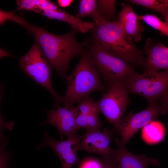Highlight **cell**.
Segmentation results:
<instances>
[{"label":"cell","mask_w":168,"mask_h":168,"mask_svg":"<svg viewBox=\"0 0 168 168\" xmlns=\"http://www.w3.org/2000/svg\"><path fill=\"white\" fill-rule=\"evenodd\" d=\"M6 19L23 26L33 35L35 42L42 49L50 66L65 80L71 60L83 52V44L77 41L76 31L72 29L65 35H55L43 28L29 23L21 15H15L14 11L7 14Z\"/></svg>","instance_id":"cell-1"},{"label":"cell","mask_w":168,"mask_h":168,"mask_svg":"<svg viewBox=\"0 0 168 168\" xmlns=\"http://www.w3.org/2000/svg\"><path fill=\"white\" fill-rule=\"evenodd\" d=\"M94 23L91 30L94 42L131 65H143L146 58L142 52L135 45L132 38L127 34L119 21L101 17Z\"/></svg>","instance_id":"cell-2"},{"label":"cell","mask_w":168,"mask_h":168,"mask_svg":"<svg viewBox=\"0 0 168 168\" xmlns=\"http://www.w3.org/2000/svg\"><path fill=\"white\" fill-rule=\"evenodd\" d=\"M67 87L64 97V106L71 107L91 93L105 89L89 53L83 52L71 74L66 76Z\"/></svg>","instance_id":"cell-3"},{"label":"cell","mask_w":168,"mask_h":168,"mask_svg":"<svg viewBox=\"0 0 168 168\" xmlns=\"http://www.w3.org/2000/svg\"><path fill=\"white\" fill-rule=\"evenodd\" d=\"M89 53L95 67L109 87L138 73L131 64L110 54L97 43H94Z\"/></svg>","instance_id":"cell-4"},{"label":"cell","mask_w":168,"mask_h":168,"mask_svg":"<svg viewBox=\"0 0 168 168\" xmlns=\"http://www.w3.org/2000/svg\"><path fill=\"white\" fill-rule=\"evenodd\" d=\"M40 45L35 42L29 51L20 58L19 64L22 69L38 84L52 95L56 105L64 102V97L53 86L50 80V65Z\"/></svg>","instance_id":"cell-5"},{"label":"cell","mask_w":168,"mask_h":168,"mask_svg":"<svg viewBox=\"0 0 168 168\" xmlns=\"http://www.w3.org/2000/svg\"><path fill=\"white\" fill-rule=\"evenodd\" d=\"M122 83L128 93L143 96L148 102L157 101L168 91V70L138 73Z\"/></svg>","instance_id":"cell-6"},{"label":"cell","mask_w":168,"mask_h":168,"mask_svg":"<svg viewBox=\"0 0 168 168\" xmlns=\"http://www.w3.org/2000/svg\"><path fill=\"white\" fill-rule=\"evenodd\" d=\"M129 102L128 93L121 82L111 85L100 99L96 101L100 112L115 126L122 119Z\"/></svg>","instance_id":"cell-7"},{"label":"cell","mask_w":168,"mask_h":168,"mask_svg":"<svg viewBox=\"0 0 168 168\" xmlns=\"http://www.w3.org/2000/svg\"><path fill=\"white\" fill-rule=\"evenodd\" d=\"M161 114L158 101L149 102L147 108L137 113L131 112L121 119L115 126L121 136V143L124 146L141 128Z\"/></svg>","instance_id":"cell-8"},{"label":"cell","mask_w":168,"mask_h":168,"mask_svg":"<svg viewBox=\"0 0 168 168\" xmlns=\"http://www.w3.org/2000/svg\"><path fill=\"white\" fill-rule=\"evenodd\" d=\"M45 139L36 146L37 150L45 146L50 147L59 158L62 168H72L80 162L77 152L79 150L82 137L77 134L68 137L63 141H58L50 137L47 131L44 132Z\"/></svg>","instance_id":"cell-9"},{"label":"cell","mask_w":168,"mask_h":168,"mask_svg":"<svg viewBox=\"0 0 168 168\" xmlns=\"http://www.w3.org/2000/svg\"><path fill=\"white\" fill-rule=\"evenodd\" d=\"M48 117L41 125L50 124L55 127L62 136L68 137L77 134L78 130L76 124L77 114V107L74 106L61 107L56 105L51 110L47 111Z\"/></svg>","instance_id":"cell-10"},{"label":"cell","mask_w":168,"mask_h":168,"mask_svg":"<svg viewBox=\"0 0 168 168\" xmlns=\"http://www.w3.org/2000/svg\"><path fill=\"white\" fill-rule=\"evenodd\" d=\"M147 58L143 65L144 72L168 70V48L161 43L148 38L144 49Z\"/></svg>","instance_id":"cell-11"},{"label":"cell","mask_w":168,"mask_h":168,"mask_svg":"<svg viewBox=\"0 0 168 168\" xmlns=\"http://www.w3.org/2000/svg\"><path fill=\"white\" fill-rule=\"evenodd\" d=\"M111 133L108 129L100 131H87L82 136L79 150L97 154L103 157H108L113 154L114 149L110 146Z\"/></svg>","instance_id":"cell-12"},{"label":"cell","mask_w":168,"mask_h":168,"mask_svg":"<svg viewBox=\"0 0 168 168\" xmlns=\"http://www.w3.org/2000/svg\"><path fill=\"white\" fill-rule=\"evenodd\" d=\"M117 148L114 149L111 157L117 168H147L150 164L159 166V161L144 155H137L128 151L119 140L116 139Z\"/></svg>","instance_id":"cell-13"},{"label":"cell","mask_w":168,"mask_h":168,"mask_svg":"<svg viewBox=\"0 0 168 168\" xmlns=\"http://www.w3.org/2000/svg\"><path fill=\"white\" fill-rule=\"evenodd\" d=\"M122 7L118 14L119 21L127 34L138 42L142 39L144 28L131 6L123 4Z\"/></svg>","instance_id":"cell-14"},{"label":"cell","mask_w":168,"mask_h":168,"mask_svg":"<svg viewBox=\"0 0 168 168\" xmlns=\"http://www.w3.org/2000/svg\"><path fill=\"white\" fill-rule=\"evenodd\" d=\"M37 12L43 14L48 18L55 19L69 24L75 31L85 33L91 31L94 26V23L83 21L77 16L72 15L59 9L58 11L38 10Z\"/></svg>","instance_id":"cell-15"},{"label":"cell","mask_w":168,"mask_h":168,"mask_svg":"<svg viewBox=\"0 0 168 168\" xmlns=\"http://www.w3.org/2000/svg\"><path fill=\"white\" fill-rule=\"evenodd\" d=\"M165 133V128L160 122L152 120L142 128V138L148 144L159 143L163 139Z\"/></svg>","instance_id":"cell-16"},{"label":"cell","mask_w":168,"mask_h":168,"mask_svg":"<svg viewBox=\"0 0 168 168\" xmlns=\"http://www.w3.org/2000/svg\"><path fill=\"white\" fill-rule=\"evenodd\" d=\"M76 16L79 18L90 16L93 19L94 21L101 18L98 11L97 1L80 0L78 12Z\"/></svg>","instance_id":"cell-17"},{"label":"cell","mask_w":168,"mask_h":168,"mask_svg":"<svg viewBox=\"0 0 168 168\" xmlns=\"http://www.w3.org/2000/svg\"><path fill=\"white\" fill-rule=\"evenodd\" d=\"M132 4L153 9L165 17L168 14V0H130Z\"/></svg>","instance_id":"cell-18"},{"label":"cell","mask_w":168,"mask_h":168,"mask_svg":"<svg viewBox=\"0 0 168 168\" xmlns=\"http://www.w3.org/2000/svg\"><path fill=\"white\" fill-rule=\"evenodd\" d=\"M116 1L114 0H99L97 1L99 12L101 18L110 20L114 16Z\"/></svg>","instance_id":"cell-19"},{"label":"cell","mask_w":168,"mask_h":168,"mask_svg":"<svg viewBox=\"0 0 168 168\" xmlns=\"http://www.w3.org/2000/svg\"><path fill=\"white\" fill-rule=\"evenodd\" d=\"M138 18L139 20L143 21L150 26L160 31L168 37V26L154 14L138 16Z\"/></svg>","instance_id":"cell-20"},{"label":"cell","mask_w":168,"mask_h":168,"mask_svg":"<svg viewBox=\"0 0 168 168\" xmlns=\"http://www.w3.org/2000/svg\"><path fill=\"white\" fill-rule=\"evenodd\" d=\"M78 103L77 114L86 116L92 111L97 108L96 101L88 96L84 98Z\"/></svg>","instance_id":"cell-21"},{"label":"cell","mask_w":168,"mask_h":168,"mask_svg":"<svg viewBox=\"0 0 168 168\" xmlns=\"http://www.w3.org/2000/svg\"><path fill=\"white\" fill-rule=\"evenodd\" d=\"M100 112L98 108L91 112L87 116V131H100L101 123L99 117Z\"/></svg>","instance_id":"cell-22"},{"label":"cell","mask_w":168,"mask_h":168,"mask_svg":"<svg viewBox=\"0 0 168 168\" xmlns=\"http://www.w3.org/2000/svg\"><path fill=\"white\" fill-rule=\"evenodd\" d=\"M41 0H17L18 10H26L35 11L39 7Z\"/></svg>","instance_id":"cell-23"},{"label":"cell","mask_w":168,"mask_h":168,"mask_svg":"<svg viewBox=\"0 0 168 168\" xmlns=\"http://www.w3.org/2000/svg\"><path fill=\"white\" fill-rule=\"evenodd\" d=\"M7 144V143L6 142L0 147V168L9 167V156L5 149Z\"/></svg>","instance_id":"cell-24"},{"label":"cell","mask_w":168,"mask_h":168,"mask_svg":"<svg viewBox=\"0 0 168 168\" xmlns=\"http://www.w3.org/2000/svg\"><path fill=\"white\" fill-rule=\"evenodd\" d=\"M101 162L95 159L85 160L81 164L79 168H101Z\"/></svg>","instance_id":"cell-25"},{"label":"cell","mask_w":168,"mask_h":168,"mask_svg":"<svg viewBox=\"0 0 168 168\" xmlns=\"http://www.w3.org/2000/svg\"><path fill=\"white\" fill-rule=\"evenodd\" d=\"M157 101L160 106L161 114L165 115L168 111V91Z\"/></svg>","instance_id":"cell-26"},{"label":"cell","mask_w":168,"mask_h":168,"mask_svg":"<svg viewBox=\"0 0 168 168\" xmlns=\"http://www.w3.org/2000/svg\"><path fill=\"white\" fill-rule=\"evenodd\" d=\"M87 116L77 114L76 118V124L77 130L81 128L86 129L87 127Z\"/></svg>","instance_id":"cell-27"},{"label":"cell","mask_w":168,"mask_h":168,"mask_svg":"<svg viewBox=\"0 0 168 168\" xmlns=\"http://www.w3.org/2000/svg\"><path fill=\"white\" fill-rule=\"evenodd\" d=\"M103 158V159L101 162L102 164L101 168H117L111 156Z\"/></svg>","instance_id":"cell-28"},{"label":"cell","mask_w":168,"mask_h":168,"mask_svg":"<svg viewBox=\"0 0 168 168\" xmlns=\"http://www.w3.org/2000/svg\"><path fill=\"white\" fill-rule=\"evenodd\" d=\"M73 1L72 0H58L57 2L59 6L62 7H66L70 6Z\"/></svg>","instance_id":"cell-29"},{"label":"cell","mask_w":168,"mask_h":168,"mask_svg":"<svg viewBox=\"0 0 168 168\" xmlns=\"http://www.w3.org/2000/svg\"><path fill=\"white\" fill-rule=\"evenodd\" d=\"M165 19V22L168 26V14L164 18Z\"/></svg>","instance_id":"cell-30"},{"label":"cell","mask_w":168,"mask_h":168,"mask_svg":"<svg viewBox=\"0 0 168 168\" xmlns=\"http://www.w3.org/2000/svg\"><path fill=\"white\" fill-rule=\"evenodd\" d=\"M167 125H168V123L167 124Z\"/></svg>","instance_id":"cell-31"}]
</instances>
